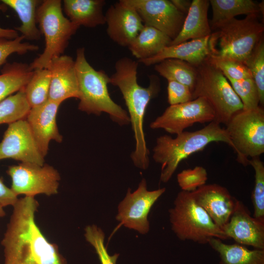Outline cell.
I'll return each instance as SVG.
<instances>
[{
    "label": "cell",
    "instance_id": "obj_28",
    "mask_svg": "<svg viewBox=\"0 0 264 264\" xmlns=\"http://www.w3.org/2000/svg\"><path fill=\"white\" fill-rule=\"evenodd\" d=\"M154 70L167 81H175L188 86L192 92L197 78V67L180 60L169 59L155 64Z\"/></svg>",
    "mask_w": 264,
    "mask_h": 264
},
{
    "label": "cell",
    "instance_id": "obj_42",
    "mask_svg": "<svg viewBox=\"0 0 264 264\" xmlns=\"http://www.w3.org/2000/svg\"><path fill=\"white\" fill-rule=\"evenodd\" d=\"M6 215V213L3 209V207L0 205V218L3 217Z\"/></svg>",
    "mask_w": 264,
    "mask_h": 264
},
{
    "label": "cell",
    "instance_id": "obj_36",
    "mask_svg": "<svg viewBox=\"0 0 264 264\" xmlns=\"http://www.w3.org/2000/svg\"><path fill=\"white\" fill-rule=\"evenodd\" d=\"M207 179L206 170L200 166L183 170L177 175V183L181 190L189 192L206 184Z\"/></svg>",
    "mask_w": 264,
    "mask_h": 264
},
{
    "label": "cell",
    "instance_id": "obj_30",
    "mask_svg": "<svg viewBox=\"0 0 264 264\" xmlns=\"http://www.w3.org/2000/svg\"><path fill=\"white\" fill-rule=\"evenodd\" d=\"M24 88L0 102V125L25 119L31 108Z\"/></svg>",
    "mask_w": 264,
    "mask_h": 264
},
{
    "label": "cell",
    "instance_id": "obj_37",
    "mask_svg": "<svg viewBox=\"0 0 264 264\" xmlns=\"http://www.w3.org/2000/svg\"><path fill=\"white\" fill-rule=\"evenodd\" d=\"M24 39L22 35L12 40L0 38V68L6 63L7 58L13 53L22 55L39 49L37 45L22 42Z\"/></svg>",
    "mask_w": 264,
    "mask_h": 264
},
{
    "label": "cell",
    "instance_id": "obj_29",
    "mask_svg": "<svg viewBox=\"0 0 264 264\" xmlns=\"http://www.w3.org/2000/svg\"><path fill=\"white\" fill-rule=\"evenodd\" d=\"M51 72L48 68L36 69L24 88L30 108L40 106L48 100Z\"/></svg>",
    "mask_w": 264,
    "mask_h": 264
},
{
    "label": "cell",
    "instance_id": "obj_21",
    "mask_svg": "<svg viewBox=\"0 0 264 264\" xmlns=\"http://www.w3.org/2000/svg\"><path fill=\"white\" fill-rule=\"evenodd\" d=\"M209 4L208 0L192 1L180 32L169 45L177 44L189 40L203 38L211 35L208 19Z\"/></svg>",
    "mask_w": 264,
    "mask_h": 264
},
{
    "label": "cell",
    "instance_id": "obj_41",
    "mask_svg": "<svg viewBox=\"0 0 264 264\" xmlns=\"http://www.w3.org/2000/svg\"><path fill=\"white\" fill-rule=\"evenodd\" d=\"M175 6L181 12L186 15L189 11L192 1L186 0H171Z\"/></svg>",
    "mask_w": 264,
    "mask_h": 264
},
{
    "label": "cell",
    "instance_id": "obj_10",
    "mask_svg": "<svg viewBox=\"0 0 264 264\" xmlns=\"http://www.w3.org/2000/svg\"><path fill=\"white\" fill-rule=\"evenodd\" d=\"M6 173L11 178L10 188L17 196L35 197L39 194L50 196L58 193L60 174L48 164L21 163L9 166Z\"/></svg>",
    "mask_w": 264,
    "mask_h": 264
},
{
    "label": "cell",
    "instance_id": "obj_2",
    "mask_svg": "<svg viewBox=\"0 0 264 264\" xmlns=\"http://www.w3.org/2000/svg\"><path fill=\"white\" fill-rule=\"evenodd\" d=\"M138 62L124 57L115 64V72L110 77V84L117 87L121 91L128 110L135 141L134 151L131 157L137 168L147 169L149 165V151L147 148L143 129L146 108L150 100L160 90L158 78L150 77L148 87L140 86L137 80Z\"/></svg>",
    "mask_w": 264,
    "mask_h": 264
},
{
    "label": "cell",
    "instance_id": "obj_9",
    "mask_svg": "<svg viewBox=\"0 0 264 264\" xmlns=\"http://www.w3.org/2000/svg\"><path fill=\"white\" fill-rule=\"evenodd\" d=\"M237 154L238 161L246 166L248 157H259L264 153V109L259 106L251 110L234 114L225 124Z\"/></svg>",
    "mask_w": 264,
    "mask_h": 264
},
{
    "label": "cell",
    "instance_id": "obj_23",
    "mask_svg": "<svg viewBox=\"0 0 264 264\" xmlns=\"http://www.w3.org/2000/svg\"><path fill=\"white\" fill-rule=\"evenodd\" d=\"M208 243L219 255V264H264V249L250 250L237 243L226 244L213 238Z\"/></svg>",
    "mask_w": 264,
    "mask_h": 264
},
{
    "label": "cell",
    "instance_id": "obj_16",
    "mask_svg": "<svg viewBox=\"0 0 264 264\" xmlns=\"http://www.w3.org/2000/svg\"><path fill=\"white\" fill-rule=\"evenodd\" d=\"M105 15L108 35L121 46L128 47L144 26L137 12L125 0L110 5Z\"/></svg>",
    "mask_w": 264,
    "mask_h": 264
},
{
    "label": "cell",
    "instance_id": "obj_22",
    "mask_svg": "<svg viewBox=\"0 0 264 264\" xmlns=\"http://www.w3.org/2000/svg\"><path fill=\"white\" fill-rule=\"evenodd\" d=\"M104 0H65L63 8L68 19L79 26L94 27L106 23Z\"/></svg>",
    "mask_w": 264,
    "mask_h": 264
},
{
    "label": "cell",
    "instance_id": "obj_19",
    "mask_svg": "<svg viewBox=\"0 0 264 264\" xmlns=\"http://www.w3.org/2000/svg\"><path fill=\"white\" fill-rule=\"evenodd\" d=\"M51 72L48 99L60 104L67 99L80 96L75 61L62 55L54 58L47 68Z\"/></svg>",
    "mask_w": 264,
    "mask_h": 264
},
{
    "label": "cell",
    "instance_id": "obj_31",
    "mask_svg": "<svg viewBox=\"0 0 264 264\" xmlns=\"http://www.w3.org/2000/svg\"><path fill=\"white\" fill-rule=\"evenodd\" d=\"M206 61L220 70L226 78L235 80L252 78L250 71L242 62L212 52Z\"/></svg>",
    "mask_w": 264,
    "mask_h": 264
},
{
    "label": "cell",
    "instance_id": "obj_13",
    "mask_svg": "<svg viewBox=\"0 0 264 264\" xmlns=\"http://www.w3.org/2000/svg\"><path fill=\"white\" fill-rule=\"evenodd\" d=\"M10 158L21 163L43 165L42 154L25 120L8 124L0 142V160Z\"/></svg>",
    "mask_w": 264,
    "mask_h": 264
},
{
    "label": "cell",
    "instance_id": "obj_12",
    "mask_svg": "<svg viewBox=\"0 0 264 264\" xmlns=\"http://www.w3.org/2000/svg\"><path fill=\"white\" fill-rule=\"evenodd\" d=\"M165 190V188L148 190L146 181L143 178L133 192L131 193V189H128L125 197L118 205L116 220L125 227L141 234L147 233L150 229L149 213Z\"/></svg>",
    "mask_w": 264,
    "mask_h": 264
},
{
    "label": "cell",
    "instance_id": "obj_14",
    "mask_svg": "<svg viewBox=\"0 0 264 264\" xmlns=\"http://www.w3.org/2000/svg\"><path fill=\"white\" fill-rule=\"evenodd\" d=\"M137 12L144 25L174 40L180 32L186 15L168 0H125Z\"/></svg>",
    "mask_w": 264,
    "mask_h": 264
},
{
    "label": "cell",
    "instance_id": "obj_8",
    "mask_svg": "<svg viewBox=\"0 0 264 264\" xmlns=\"http://www.w3.org/2000/svg\"><path fill=\"white\" fill-rule=\"evenodd\" d=\"M259 15L231 19L219 25L214 34L219 39V50L212 52L244 63L263 39L264 27Z\"/></svg>",
    "mask_w": 264,
    "mask_h": 264
},
{
    "label": "cell",
    "instance_id": "obj_20",
    "mask_svg": "<svg viewBox=\"0 0 264 264\" xmlns=\"http://www.w3.org/2000/svg\"><path fill=\"white\" fill-rule=\"evenodd\" d=\"M211 52V35L203 38L168 45L156 55L138 62L150 66L166 59H176L197 67L206 61Z\"/></svg>",
    "mask_w": 264,
    "mask_h": 264
},
{
    "label": "cell",
    "instance_id": "obj_34",
    "mask_svg": "<svg viewBox=\"0 0 264 264\" xmlns=\"http://www.w3.org/2000/svg\"><path fill=\"white\" fill-rule=\"evenodd\" d=\"M248 68L257 87L261 106L264 104V43L263 39L244 63Z\"/></svg>",
    "mask_w": 264,
    "mask_h": 264
},
{
    "label": "cell",
    "instance_id": "obj_40",
    "mask_svg": "<svg viewBox=\"0 0 264 264\" xmlns=\"http://www.w3.org/2000/svg\"><path fill=\"white\" fill-rule=\"evenodd\" d=\"M7 6L3 3L0 4V11L5 12ZM19 36L17 30L13 29L3 28L0 27V38L12 40Z\"/></svg>",
    "mask_w": 264,
    "mask_h": 264
},
{
    "label": "cell",
    "instance_id": "obj_33",
    "mask_svg": "<svg viewBox=\"0 0 264 264\" xmlns=\"http://www.w3.org/2000/svg\"><path fill=\"white\" fill-rule=\"evenodd\" d=\"M226 78L240 99L242 104V110H253L260 106L259 91L252 78L241 80Z\"/></svg>",
    "mask_w": 264,
    "mask_h": 264
},
{
    "label": "cell",
    "instance_id": "obj_15",
    "mask_svg": "<svg viewBox=\"0 0 264 264\" xmlns=\"http://www.w3.org/2000/svg\"><path fill=\"white\" fill-rule=\"evenodd\" d=\"M222 230L228 239H232L237 243L264 249V219L252 216L247 207L238 199Z\"/></svg>",
    "mask_w": 264,
    "mask_h": 264
},
{
    "label": "cell",
    "instance_id": "obj_24",
    "mask_svg": "<svg viewBox=\"0 0 264 264\" xmlns=\"http://www.w3.org/2000/svg\"><path fill=\"white\" fill-rule=\"evenodd\" d=\"M172 40L161 31L144 25L128 47L138 61L154 56L169 45Z\"/></svg>",
    "mask_w": 264,
    "mask_h": 264
},
{
    "label": "cell",
    "instance_id": "obj_18",
    "mask_svg": "<svg viewBox=\"0 0 264 264\" xmlns=\"http://www.w3.org/2000/svg\"><path fill=\"white\" fill-rule=\"evenodd\" d=\"M191 193L196 202L222 229L229 220L238 199L226 188L216 183L206 184Z\"/></svg>",
    "mask_w": 264,
    "mask_h": 264
},
{
    "label": "cell",
    "instance_id": "obj_32",
    "mask_svg": "<svg viewBox=\"0 0 264 264\" xmlns=\"http://www.w3.org/2000/svg\"><path fill=\"white\" fill-rule=\"evenodd\" d=\"M254 171V185L251 194L254 213L253 216L264 219V165L259 157L248 160Z\"/></svg>",
    "mask_w": 264,
    "mask_h": 264
},
{
    "label": "cell",
    "instance_id": "obj_39",
    "mask_svg": "<svg viewBox=\"0 0 264 264\" xmlns=\"http://www.w3.org/2000/svg\"><path fill=\"white\" fill-rule=\"evenodd\" d=\"M18 199L11 189L6 186L0 178V205L3 207L9 205L13 206Z\"/></svg>",
    "mask_w": 264,
    "mask_h": 264
},
{
    "label": "cell",
    "instance_id": "obj_7",
    "mask_svg": "<svg viewBox=\"0 0 264 264\" xmlns=\"http://www.w3.org/2000/svg\"><path fill=\"white\" fill-rule=\"evenodd\" d=\"M197 70L193 100L205 98L214 111V121L225 125L234 114L242 110L240 99L223 73L206 61Z\"/></svg>",
    "mask_w": 264,
    "mask_h": 264
},
{
    "label": "cell",
    "instance_id": "obj_3",
    "mask_svg": "<svg viewBox=\"0 0 264 264\" xmlns=\"http://www.w3.org/2000/svg\"><path fill=\"white\" fill-rule=\"evenodd\" d=\"M214 142H224L232 147L225 129L215 121L197 131H184L176 138L168 135L159 136L153 149V157L161 165L160 180L169 181L181 161Z\"/></svg>",
    "mask_w": 264,
    "mask_h": 264
},
{
    "label": "cell",
    "instance_id": "obj_38",
    "mask_svg": "<svg viewBox=\"0 0 264 264\" xmlns=\"http://www.w3.org/2000/svg\"><path fill=\"white\" fill-rule=\"evenodd\" d=\"M167 93L168 102L170 105L182 104L193 100L190 88L175 81H168Z\"/></svg>",
    "mask_w": 264,
    "mask_h": 264
},
{
    "label": "cell",
    "instance_id": "obj_35",
    "mask_svg": "<svg viewBox=\"0 0 264 264\" xmlns=\"http://www.w3.org/2000/svg\"><path fill=\"white\" fill-rule=\"evenodd\" d=\"M85 239L95 249L101 264H116L119 254L110 255L104 244L105 234L97 226L92 224L85 229Z\"/></svg>",
    "mask_w": 264,
    "mask_h": 264
},
{
    "label": "cell",
    "instance_id": "obj_17",
    "mask_svg": "<svg viewBox=\"0 0 264 264\" xmlns=\"http://www.w3.org/2000/svg\"><path fill=\"white\" fill-rule=\"evenodd\" d=\"M61 104L48 100L44 104L30 109L25 120L43 156L45 157L51 140L61 143L63 136L56 121Z\"/></svg>",
    "mask_w": 264,
    "mask_h": 264
},
{
    "label": "cell",
    "instance_id": "obj_11",
    "mask_svg": "<svg viewBox=\"0 0 264 264\" xmlns=\"http://www.w3.org/2000/svg\"><path fill=\"white\" fill-rule=\"evenodd\" d=\"M214 111L203 97L170 105L150 124L152 129H162L169 133L178 134L194 124L215 121Z\"/></svg>",
    "mask_w": 264,
    "mask_h": 264
},
{
    "label": "cell",
    "instance_id": "obj_1",
    "mask_svg": "<svg viewBox=\"0 0 264 264\" xmlns=\"http://www.w3.org/2000/svg\"><path fill=\"white\" fill-rule=\"evenodd\" d=\"M34 197L19 198L1 242L4 264H67L58 246L44 235L35 220Z\"/></svg>",
    "mask_w": 264,
    "mask_h": 264
},
{
    "label": "cell",
    "instance_id": "obj_27",
    "mask_svg": "<svg viewBox=\"0 0 264 264\" xmlns=\"http://www.w3.org/2000/svg\"><path fill=\"white\" fill-rule=\"evenodd\" d=\"M2 3L13 9L18 15L21 25L15 30L24 39L38 40L41 33L36 26L37 9L42 1L38 0H2Z\"/></svg>",
    "mask_w": 264,
    "mask_h": 264
},
{
    "label": "cell",
    "instance_id": "obj_25",
    "mask_svg": "<svg viewBox=\"0 0 264 264\" xmlns=\"http://www.w3.org/2000/svg\"><path fill=\"white\" fill-rule=\"evenodd\" d=\"M213 16L211 29L215 30L219 25L240 15H259L262 12V2L257 3L252 0H210Z\"/></svg>",
    "mask_w": 264,
    "mask_h": 264
},
{
    "label": "cell",
    "instance_id": "obj_6",
    "mask_svg": "<svg viewBox=\"0 0 264 264\" xmlns=\"http://www.w3.org/2000/svg\"><path fill=\"white\" fill-rule=\"evenodd\" d=\"M171 228L181 241L208 243L211 238L228 239L221 228L194 199L191 192L180 191L169 211Z\"/></svg>",
    "mask_w": 264,
    "mask_h": 264
},
{
    "label": "cell",
    "instance_id": "obj_5",
    "mask_svg": "<svg viewBox=\"0 0 264 264\" xmlns=\"http://www.w3.org/2000/svg\"><path fill=\"white\" fill-rule=\"evenodd\" d=\"M60 0H44L37 8V23L45 40L43 53L30 65L31 69L47 68L53 59L62 55L80 26L64 15Z\"/></svg>",
    "mask_w": 264,
    "mask_h": 264
},
{
    "label": "cell",
    "instance_id": "obj_4",
    "mask_svg": "<svg viewBox=\"0 0 264 264\" xmlns=\"http://www.w3.org/2000/svg\"><path fill=\"white\" fill-rule=\"evenodd\" d=\"M75 63L80 93L78 109L97 115L107 113L121 126L130 124L126 110L110 97L108 88L110 77L102 70H95L88 63L84 47L77 49Z\"/></svg>",
    "mask_w": 264,
    "mask_h": 264
},
{
    "label": "cell",
    "instance_id": "obj_26",
    "mask_svg": "<svg viewBox=\"0 0 264 264\" xmlns=\"http://www.w3.org/2000/svg\"><path fill=\"white\" fill-rule=\"evenodd\" d=\"M34 70L22 63H6L0 74V102L23 89L31 79Z\"/></svg>",
    "mask_w": 264,
    "mask_h": 264
}]
</instances>
